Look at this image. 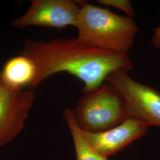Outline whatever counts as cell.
I'll return each instance as SVG.
<instances>
[{
    "label": "cell",
    "instance_id": "cell-5",
    "mask_svg": "<svg viewBox=\"0 0 160 160\" xmlns=\"http://www.w3.org/2000/svg\"><path fill=\"white\" fill-rule=\"evenodd\" d=\"M34 100L33 90L11 86L0 74V148L23 131Z\"/></svg>",
    "mask_w": 160,
    "mask_h": 160
},
{
    "label": "cell",
    "instance_id": "cell-7",
    "mask_svg": "<svg viewBox=\"0 0 160 160\" xmlns=\"http://www.w3.org/2000/svg\"><path fill=\"white\" fill-rule=\"evenodd\" d=\"M148 128L141 120L129 116L119 125L106 131L98 133L81 131L92 148L98 154L108 158L143 137Z\"/></svg>",
    "mask_w": 160,
    "mask_h": 160
},
{
    "label": "cell",
    "instance_id": "cell-11",
    "mask_svg": "<svg viewBox=\"0 0 160 160\" xmlns=\"http://www.w3.org/2000/svg\"><path fill=\"white\" fill-rule=\"evenodd\" d=\"M151 42L154 48L157 49H160V25L154 29Z\"/></svg>",
    "mask_w": 160,
    "mask_h": 160
},
{
    "label": "cell",
    "instance_id": "cell-9",
    "mask_svg": "<svg viewBox=\"0 0 160 160\" xmlns=\"http://www.w3.org/2000/svg\"><path fill=\"white\" fill-rule=\"evenodd\" d=\"M62 113L72 138L77 160H108L94 151L87 142L75 121L73 109L65 108Z\"/></svg>",
    "mask_w": 160,
    "mask_h": 160
},
{
    "label": "cell",
    "instance_id": "cell-6",
    "mask_svg": "<svg viewBox=\"0 0 160 160\" xmlns=\"http://www.w3.org/2000/svg\"><path fill=\"white\" fill-rule=\"evenodd\" d=\"M80 10L78 1L33 0L28 11L11 23L14 28L29 26L63 29L75 27Z\"/></svg>",
    "mask_w": 160,
    "mask_h": 160
},
{
    "label": "cell",
    "instance_id": "cell-1",
    "mask_svg": "<svg viewBox=\"0 0 160 160\" xmlns=\"http://www.w3.org/2000/svg\"><path fill=\"white\" fill-rule=\"evenodd\" d=\"M22 54L34 62L36 72L29 89L59 72L72 75L84 83L82 93L102 85L116 70L129 71L133 64L128 55H122L88 46L77 38H57L51 40L28 39Z\"/></svg>",
    "mask_w": 160,
    "mask_h": 160
},
{
    "label": "cell",
    "instance_id": "cell-3",
    "mask_svg": "<svg viewBox=\"0 0 160 160\" xmlns=\"http://www.w3.org/2000/svg\"><path fill=\"white\" fill-rule=\"evenodd\" d=\"M80 129L89 133L108 131L129 117L125 100L109 82L83 93L73 109Z\"/></svg>",
    "mask_w": 160,
    "mask_h": 160
},
{
    "label": "cell",
    "instance_id": "cell-2",
    "mask_svg": "<svg viewBox=\"0 0 160 160\" xmlns=\"http://www.w3.org/2000/svg\"><path fill=\"white\" fill-rule=\"evenodd\" d=\"M78 2L80 10L75 26L77 39L88 46L128 55L139 30L131 17L114 14L86 1Z\"/></svg>",
    "mask_w": 160,
    "mask_h": 160
},
{
    "label": "cell",
    "instance_id": "cell-8",
    "mask_svg": "<svg viewBox=\"0 0 160 160\" xmlns=\"http://www.w3.org/2000/svg\"><path fill=\"white\" fill-rule=\"evenodd\" d=\"M36 69L34 62L23 54L12 58L6 62L0 72L2 78L11 86L25 89L32 85Z\"/></svg>",
    "mask_w": 160,
    "mask_h": 160
},
{
    "label": "cell",
    "instance_id": "cell-10",
    "mask_svg": "<svg viewBox=\"0 0 160 160\" xmlns=\"http://www.w3.org/2000/svg\"><path fill=\"white\" fill-rule=\"evenodd\" d=\"M97 2L107 7H113L125 12L127 16L132 17L135 15V10L130 1L128 0H98Z\"/></svg>",
    "mask_w": 160,
    "mask_h": 160
},
{
    "label": "cell",
    "instance_id": "cell-4",
    "mask_svg": "<svg viewBox=\"0 0 160 160\" xmlns=\"http://www.w3.org/2000/svg\"><path fill=\"white\" fill-rule=\"evenodd\" d=\"M128 72L124 69L116 70L105 81L114 86L123 97L129 117L148 127H160V92L132 79Z\"/></svg>",
    "mask_w": 160,
    "mask_h": 160
}]
</instances>
